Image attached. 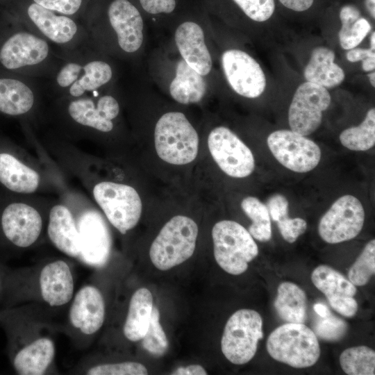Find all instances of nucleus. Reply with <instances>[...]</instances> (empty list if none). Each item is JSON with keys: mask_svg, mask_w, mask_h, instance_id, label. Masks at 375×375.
Masks as SVG:
<instances>
[{"mask_svg": "<svg viewBox=\"0 0 375 375\" xmlns=\"http://www.w3.org/2000/svg\"><path fill=\"white\" fill-rule=\"evenodd\" d=\"M0 326L6 337V353L17 374L56 372V326L50 316L28 305L0 308Z\"/></svg>", "mask_w": 375, "mask_h": 375, "instance_id": "obj_1", "label": "nucleus"}, {"mask_svg": "<svg viewBox=\"0 0 375 375\" xmlns=\"http://www.w3.org/2000/svg\"><path fill=\"white\" fill-rule=\"evenodd\" d=\"M75 276L70 263L51 258L38 264L10 268L3 308L28 305L47 315L68 308L75 294Z\"/></svg>", "mask_w": 375, "mask_h": 375, "instance_id": "obj_2", "label": "nucleus"}, {"mask_svg": "<svg viewBox=\"0 0 375 375\" xmlns=\"http://www.w3.org/2000/svg\"><path fill=\"white\" fill-rule=\"evenodd\" d=\"M120 104L110 94L79 98H54L44 113L53 132L68 141L94 140L112 132Z\"/></svg>", "mask_w": 375, "mask_h": 375, "instance_id": "obj_3", "label": "nucleus"}, {"mask_svg": "<svg viewBox=\"0 0 375 375\" xmlns=\"http://www.w3.org/2000/svg\"><path fill=\"white\" fill-rule=\"evenodd\" d=\"M61 62L58 51L20 21L0 10V67L49 80Z\"/></svg>", "mask_w": 375, "mask_h": 375, "instance_id": "obj_4", "label": "nucleus"}, {"mask_svg": "<svg viewBox=\"0 0 375 375\" xmlns=\"http://www.w3.org/2000/svg\"><path fill=\"white\" fill-rule=\"evenodd\" d=\"M51 203L0 188V253L15 254L36 246L46 231Z\"/></svg>", "mask_w": 375, "mask_h": 375, "instance_id": "obj_5", "label": "nucleus"}, {"mask_svg": "<svg viewBox=\"0 0 375 375\" xmlns=\"http://www.w3.org/2000/svg\"><path fill=\"white\" fill-rule=\"evenodd\" d=\"M81 22L93 48L110 33L123 53H135L142 44V17L129 0H90Z\"/></svg>", "mask_w": 375, "mask_h": 375, "instance_id": "obj_6", "label": "nucleus"}, {"mask_svg": "<svg viewBox=\"0 0 375 375\" xmlns=\"http://www.w3.org/2000/svg\"><path fill=\"white\" fill-rule=\"evenodd\" d=\"M61 62L49 86L54 98H79L99 93L114 76L112 67L91 45L58 51Z\"/></svg>", "mask_w": 375, "mask_h": 375, "instance_id": "obj_7", "label": "nucleus"}, {"mask_svg": "<svg viewBox=\"0 0 375 375\" xmlns=\"http://www.w3.org/2000/svg\"><path fill=\"white\" fill-rule=\"evenodd\" d=\"M62 170L35 159L8 137L0 134V188L34 195L58 192L65 185Z\"/></svg>", "mask_w": 375, "mask_h": 375, "instance_id": "obj_8", "label": "nucleus"}, {"mask_svg": "<svg viewBox=\"0 0 375 375\" xmlns=\"http://www.w3.org/2000/svg\"><path fill=\"white\" fill-rule=\"evenodd\" d=\"M33 32L56 45L60 50L69 51L90 44L88 33L81 20L56 12L30 0H8L0 6Z\"/></svg>", "mask_w": 375, "mask_h": 375, "instance_id": "obj_9", "label": "nucleus"}, {"mask_svg": "<svg viewBox=\"0 0 375 375\" xmlns=\"http://www.w3.org/2000/svg\"><path fill=\"white\" fill-rule=\"evenodd\" d=\"M71 176L78 179L90 193L107 220L121 234H126L138 224L142 203L133 187L123 183L95 179L83 174Z\"/></svg>", "mask_w": 375, "mask_h": 375, "instance_id": "obj_10", "label": "nucleus"}, {"mask_svg": "<svg viewBox=\"0 0 375 375\" xmlns=\"http://www.w3.org/2000/svg\"><path fill=\"white\" fill-rule=\"evenodd\" d=\"M62 328L78 349L87 348L103 327L106 317L104 295L96 284L86 283L75 294L68 306Z\"/></svg>", "mask_w": 375, "mask_h": 375, "instance_id": "obj_11", "label": "nucleus"}, {"mask_svg": "<svg viewBox=\"0 0 375 375\" xmlns=\"http://www.w3.org/2000/svg\"><path fill=\"white\" fill-rule=\"evenodd\" d=\"M35 81L0 67V114L32 127L44 119L42 92Z\"/></svg>", "mask_w": 375, "mask_h": 375, "instance_id": "obj_12", "label": "nucleus"}, {"mask_svg": "<svg viewBox=\"0 0 375 375\" xmlns=\"http://www.w3.org/2000/svg\"><path fill=\"white\" fill-rule=\"evenodd\" d=\"M75 214L82 242V256L88 260L103 265L108 259L110 238L101 215L88 201V198L65 185L58 193Z\"/></svg>", "mask_w": 375, "mask_h": 375, "instance_id": "obj_13", "label": "nucleus"}, {"mask_svg": "<svg viewBox=\"0 0 375 375\" xmlns=\"http://www.w3.org/2000/svg\"><path fill=\"white\" fill-rule=\"evenodd\" d=\"M154 144L162 160L173 165H185L197 156L199 136L183 113L169 112L156 124Z\"/></svg>", "mask_w": 375, "mask_h": 375, "instance_id": "obj_14", "label": "nucleus"}, {"mask_svg": "<svg viewBox=\"0 0 375 375\" xmlns=\"http://www.w3.org/2000/svg\"><path fill=\"white\" fill-rule=\"evenodd\" d=\"M270 356L294 368L314 365L320 356L315 333L300 323H287L274 330L266 343Z\"/></svg>", "mask_w": 375, "mask_h": 375, "instance_id": "obj_15", "label": "nucleus"}, {"mask_svg": "<svg viewBox=\"0 0 375 375\" xmlns=\"http://www.w3.org/2000/svg\"><path fill=\"white\" fill-rule=\"evenodd\" d=\"M197 235L198 226L193 219L183 215L174 216L164 225L151 244V262L161 271L184 262L194 251Z\"/></svg>", "mask_w": 375, "mask_h": 375, "instance_id": "obj_16", "label": "nucleus"}, {"mask_svg": "<svg viewBox=\"0 0 375 375\" xmlns=\"http://www.w3.org/2000/svg\"><path fill=\"white\" fill-rule=\"evenodd\" d=\"M214 256L226 272L239 275L258 254V248L249 232L239 223L222 220L212 230Z\"/></svg>", "mask_w": 375, "mask_h": 375, "instance_id": "obj_17", "label": "nucleus"}, {"mask_svg": "<svg viewBox=\"0 0 375 375\" xmlns=\"http://www.w3.org/2000/svg\"><path fill=\"white\" fill-rule=\"evenodd\" d=\"M263 338L260 315L251 309H240L228 319L221 340V349L231 362L244 365L255 356Z\"/></svg>", "mask_w": 375, "mask_h": 375, "instance_id": "obj_18", "label": "nucleus"}, {"mask_svg": "<svg viewBox=\"0 0 375 375\" xmlns=\"http://www.w3.org/2000/svg\"><path fill=\"white\" fill-rule=\"evenodd\" d=\"M267 145L275 158L286 168L299 173L315 169L322 151L312 140L292 130H278L269 134Z\"/></svg>", "mask_w": 375, "mask_h": 375, "instance_id": "obj_19", "label": "nucleus"}, {"mask_svg": "<svg viewBox=\"0 0 375 375\" xmlns=\"http://www.w3.org/2000/svg\"><path fill=\"white\" fill-rule=\"evenodd\" d=\"M365 217V210L358 199L350 194L344 195L321 218L319 234L329 244L352 240L361 231Z\"/></svg>", "mask_w": 375, "mask_h": 375, "instance_id": "obj_20", "label": "nucleus"}, {"mask_svg": "<svg viewBox=\"0 0 375 375\" xmlns=\"http://www.w3.org/2000/svg\"><path fill=\"white\" fill-rule=\"evenodd\" d=\"M208 149L219 168L234 178H244L254 170L255 160L250 149L229 128L218 126L208 138Z\"/></svg>", "mask_w": 375, "mask_h": 375, "instance_id": "obj_21", "label": "nucleus"}, {"mask_svg": "<svg viewBox=\"0 0 375 375\" xmlns=\"http://www.w3.org/2000/svg\"><path fill=\"white\" fill-rule=\"evenodd\" d=\"M331 103L327 89L305 82L297 89L288 110V122L292 131L307 136L320 126L322 112Z\"/></svg>", "mask_w": 375, "mask_h": 375, "instance_id": "obj_22", "label": "nucleus"}, {"mask_svg": "<svg viewBox=\"0 0 375 375\" xmlns=\"http://www.w3.org/2000/svg\"><path fill=\"white\" fill-rule=\"evenodd\" d=\"M222 63L232 89L241 96L256 98L266 87V78L260 65L244 51L229 49L224 52Z\"/></svg>", "mask_w": 375, "mask_h": 375, "instance_id": "obj_23", "label": "nucleus"}, {"mask_svg": "<svg viewBox=\"0 0 375 375\" xmlns=\"http://www.w3.org/2000/svg\"><path fill=\"white\" fill-rule=\"evenodd\" d=\"M45 232L58 251L73 259L81 258L82 242L75 214L60 197L49 206Z\"/></svg>", "mask_w": 375, "mask_h": 375, "instance_id": "obj_24", "label": "nucleus"}, {"mask_svg": "<svg viewBox=\"0 0 375 375\" xmlns=\"http://www.w3.org/2000/svg\"><path fill=\"white\" fill-rule=\"evenodd\" d=\"M175 42L183 60L201 76L212 68V59L205 44L202 28L192 22H185L176 28Z\"/></svg>", "mask_w": 375, "mask_h": 375, "instance_id": "obj_25", "label": "nucleus"}, {"mask_svg": "<svg viewBox=\"0 0 375 375\" xmlns=\"http://www.w3.org/2000/svg\"><path fill=\"white\" fill-rule=\"evenodd\" d=\"M153 308V296L149 290L140 288L132 294L122 326L125 339L132 342L142 339L147 331Z\"/></svg>", "mask_w": 375, "mask_h": 375, "instance_id": "obj_26", "label": "nucleus"}, {"mask_svg": "<svg viewBox=\"0 0 375 375\" xmlns=\"http://www.w3.org/2000/svg\"><path fill=\"white\" fill-rule=\"evenodd\" d=\"M334 60L335 53L331 49L324 47L314 49L304 69L306 80L326 89L339 85L344 81L345 75Z\"/></svg>", "mask_w": 375, "mask_h": 375, "instance_id": "obj_27", "label": "nucleus"}, {"mask_svg": "<svg viewBox=\"0 0 375 375\" xmlns=\"http://www.w3.org/2000/svg\"><path fill=\"white\" fill-rule=\"evenodd\" d=\"M203 76L190 67L184 60L177 63L175 78L169 85L172 98L182 104L199 102L206 94Z\"/></svg>", "mask_w": 375, "mask_h": 375, "instance_id": "obj_28", "label": "nucleus"}, {"mask_svg": "<svg viewBox=\"0 0 375 375\" xmlns=\"http://www.w3.org/2000/svg\"><path fill=\"white\" fill-rule=\"evenodd\" d=\"M274 306L279 317L288 323L303 324L306 319V296L295 283L286 281L278 285Z\"/></svg>", "mask_w": 375, "mask_h": 375, "instance_id": "obj_29", "label": "nucleus"}, {"mask_svg": "<svg viewBox=\"0 0 375 375\" xmlns=\"http://www.w3.org/2000/svg\"><path fill=\"white\" fill-rule=\"evenodd\" d=\"M342 28L339 32V41L344 49L349 50L356 47L371 31L369 22L361 17L359 10L347 5L340 12Z\"/></svg>", "mask_w": 375, "mask_h": 375, "instance_id": "obj_30", "label": "nucleus"}, {"mask_svg": "<svg viewBox=\"0 0 375 375\" xmlns=\"http://www.w3.org/2000/svg\"><path fill=\"white\" fill-rule=\"evenodd\" d=\"M314 285L327 299L340 297H352L356 293V286L341 273L330 266L321 265L311 274Z\"/></svg>", "mask_w": 375, "mask_h": 375, "instance_id": "obj_31", "label": "nucleus"}, {"mask_svg": "<svg viewBox=\"0 0 375 375\" xmlns=\"http://www.w3.org/2000/svg\"><path fill=\"white\" fill-rule=\"evenodd\" d=\"M74 374L86 375H146L147 369L135 361L94 362L82 360L72 370Z\"/></svg>", "mask_w": 375, "mask_h": 375, "instance_id": "obj_32", "label": "nucleus"}, {"mask_svg": "<svg viewBox=\"0 0 375 375\" xmlns=\"http://www.w3.org/2000/svg\"><path fill=\"white\" fill-rule=\"evenodd\" d=\"M340 141L352 151H367L375 144V109L369 110L362 122L348 128L340 135Z\"/></svg>", "mask_w": 375, "mask_h": 375, "instance_id": "obj_33", "label": "nucleus"}, {"mask_svg": "<svg viewBox=\"0 0 375 375\" xmlns=\"http://www.w3.org/2000/svg\"><path fill=\"white\" fill-rule=\"evenodd\" d=\"M244 212L252 221L249 232L256 240L267 242L272 238L271 217L265 204L255 197H247L241 202Z\"/></svg>", "mask_w": 375, "mask_h": 375, "instance_id": "obj_34", "label": "nucleus"}, {"mask_svg": "<svg viewBox=\"0 0 375 375\" xmlns=\"http://www.w3.org/2000/svg\"><path fill=\"white\" fill-rule=\"evenodd\" d=\"M340 364L348 375H374L375 351L364 345L346 349L340 354Z\"/></svg>", "mask_w": 375, "mask_h": 375, "instance_id": "obj_35", "label": "nucleus"}, {"mask_svg": "<svg viewBox=\"0 0 375 375\" xmlns=\"http://www.w3.org/2000/svg\"><path fill=\"white\" fill-rule=\"evenodd\" d=\"M375 274V240H370L351 265L348 279L355 286L366 285Z\"/></svg>", "mask_w": 375, "mask_h": 375, "instance_id": "obj_36", "label": "nucleus"}, {"mask_svg": "<svg viewBox=\"0 0 375 375\" xmlns=\"http://www.w3.org/2000/svg\"><path fill=\"white\" fill-rule=\"evenodd\" d=\"M144 349L152 355L161 356L168 349V340L160 322V313L153 307L147 331L141 340Z\"/></svg>", "mask_w": 375, "mask_h": 375, "instance_id": "obj_37", "label": "nucleus"}, {"mask_svg": "<svg viewBox=\"0 0 375 375\" xmlns=\"http://www.w3.org/2000/svg\"><path fill=\"white\" fill-rule=\"evenodd\" d=\"M56 12L81 20L90 0H30Z\"/></svg>", "mask_w": 375, "mask_h": 375, "instance_id": "obj_38", "label": "nucleus"}, {"mask_svg": "<svg viewBox=\"0 0 375 375\" xmlns=\"http://www.w3.org/2000/svg\"><path fill=\"white\" fill-rule=\"evenodd\" d=\"M347 331V323L331 314L327 317H321L315 326V331L319 338L331 342L340 340Z\"/></svg>", "mask_w": 375, "mask_h": 375, "instance_id": "obj_39", "label": "nucleus"}, {"mask_svg": "<svg viewBox=\"0 0 375 375\" xmlns=\"http://www.w3.org/2000/svg\"><path fill=\"white\" fill-rule=\"evenodd\" d=\"M251 19L264 22L271 17L274 11V0H233Z\"/></svg>", "mask_w": 375, "mask_h": 375, "instance_id": "obj_40", "label": "nucleus"}, {"mask_svg": "<svg viewBox=\"0 0 375 375\" xmlns=\"http://www.w3.org/2000/svg\"><path fill=\"white\" fill-rule=\"evenodd\" d=\"M283 239L289 243L294 242L306 230V222L300 217H286L276 222Z\"/></svg>", "mask_w": 375, "mask_h": 375, "instance_id": "obj_41", "label": "nucleus"}, {"mask_svg": "<svg viewBox=\"0 0 375 375\" xmlns=\"http://www.w3.org/2000/svg\"><path fill=\"white\" fill-rule=\"evenodd\" d=\"M266 206L270 217L275 222L288 217L289 203L285 197L281 194H275L270 197Z\"/></svg>", "mask_w": 375, "mask_h": 375, "instance_id": "obj_42", "label": "nucleus"}, {"mask_svg": "<svg viewBox=\"0 0 375 375\" xmlns=\"http://www.w3.org/2000/svg\"><path fill=\"white\" fill-rule=\"evenodd\" d=\"M330 306L340 315L351 317L356 315L358 303L352 297H340L327 299Z\"/></svg>", "mask_w": 375, "mask_h": 375, "instance_id": "obj_43", "label": "nucleus"}, {"mask_svg": "<svg viewBox=\"0 0 375 375\" xmlns=\"http://www.w3.org/2000/svg\"><path fill=\"white\" fill-rule=\"evenodd\" d=\"M142 8L151 14L170 13L176 7L175 0H139Z\"/></svg>", "mask_w": 375, "mask_h": 375, "instance_id": "obj_44", "label": "nucleus"}, {"mask_svg": "<svg viewBox=\"0 0 375 375\" xmlns=\"http://www.w3.org/2000/svg\"><path fill=\"white\" fill-rule=\"evenodd\" d=\"M347 58L351 62L362 61L369 56H375L374 51L370 49L353 48L347 53Z\"/></svg>", "mask_w": 375, "mask_h": 375, "instance_id": "obj_45", "label": "nucleus"}, {"mask_svg": "<svg viewBox=\"0 0 375 375\" xmlns=\"http://www.w3.org/2000/svg\"><path fill=\"white\" fill-rule=\"evenodd\" d=\"M286 8L297 12L308 10L313 3L314 0H279Z\"/></svg>", "mask_w": 375, "mask_h": 375, "instance_id": "obj_46", "label": "nucleus"}, {"mask_svg": "<svg viewBox=\"0 0 375 375\" xmlns=\"http://www.w3.org/2000/svg\"><path fill=\"white\" fill-rule=\"evenodd\" d=\"M10 267L0 260V308H3L6 292V281Z\"/></svg>", "mask_w": 375, "mask_h": 375, "instance_id": "obj_47", "label": "nucleus"}, {"mask_svg": "<svg viewBox=\"0 0 375 375\" xmlns=\"http://www.w3.org/2000/svg\"><path fill=\"white\" fill-rule=\"evenodd\" d=\"M207 374L206 369L199 365L180 367L172 373L173 375H206Z\"/></svg>", "mask_w": 375, "mask_h": 375, "instance_id": "obj_48", "label": "nucleus"}, {"mask_svg": "<svg viewBox=\"0 0 375 375\" xmlns=\"http://www.w3.org/2000/svg\"><path fill=\"white\" fill-rule=\"evenodd\" d=\"M313 308L317 314L321 317H325L331 314L328 307L320 303L315 304Z\"/></svg>", "mask_w": 375, "mask_h": 375, "instance_id": "obj_49", "label": "nucleus"}, {"mask_svg": "<svg viewBox=\"0 0 375 375\" xmlns=\"http://www.w3.org/2000/svg\"><path fill=\"white\" fill-rule=\"evenodd\" d=\"M362 68L365 72L374 70L375 56H369L362 60Z\"/></svg>", "mask_w": 375, "mask_h": 375, "instance_id": "obj_50", "label": "nucleus"}, {"mask_svg": "<svg viewBox=\"0 0 375 375\" xmlns=\"http://www.w3.org/2000/svg\"><path fill=\"white\" fill-rule=\"evenodd\" d=\"M365 6L372 15V17L375 18V0H365Z\"/></svg>", "mask_w": 375, "mask_h": 375, "instance_id": "obj_51", "label": "nucleus"}, {"mask_svg": "<svg viewBox=\"0 0 375 375\" xmlns=\"http://www.w3.org/2000/svg\"><path fill=\"white\" fill-rule=\"evenodd\" d=\"M370 49H375V32L374 31L370 38Z\"/></svg>", "mask_w": 375, "mask_h": 375, "instance_id": "obj_52", "label": "nucleus"}, {"mask_svg": "<svg viewBox=\"0 0 375 375\" xmlns=\"http://www.w3.org/2000/svg\"><path fill=\"white\" fill-rule=\"evenodd\" d=\"M368 77L370 81V83L373 87H375V73L372 72L368 74Z\"/></svg>", "mask_w": 375, "mask_h": 375, "instance_id": "obj_53", "label": "nucleus"}, {"mask_svg": "<svg viewBox=\"0 0 375 375\" xmlns=\"http://www.w3.org/2000/svg\"><path fill=\"white\" fill-rule=\"evenodd\" d=\"M7 1H8V0H0V6L2 5L3 3H4Z\"/></svg>", "mask_w": 375, "mask_h": 375, "instance_id": "obj_54", "label": "nucleus"}]
</instances>
